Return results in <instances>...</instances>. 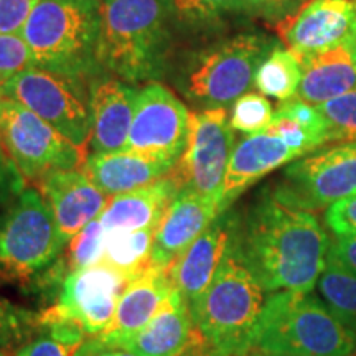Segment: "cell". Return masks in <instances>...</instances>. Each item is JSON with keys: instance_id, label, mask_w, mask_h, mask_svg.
Wrapping results in <instances>:
<instances>
[{"instance_id": "cell-1", "label": "cell", "mask_w": 356, "mask_h": 356, "mask_svg": "<svg viewBox=\"0 0 356 356\" xmlns=\"http://www.w3.org/2000/svg\"><path fill=\"white\" fill-rule=\"evenodd\" d=\"M330 244L317 215L279 185L266 190L244 220L239 218L236 233V251L267 293L314 291Z\"/></svg>"}, {"instance_id": "cell-2", "label": "cell", "mask_w": 356, "mask_h": 356, "mask_svg": "<svg viewBox=\"0 0 356 356\" xmlns=\"http://www.w3.org/2000/svg\"><path fill=\"white\" fill-rule=\"evenodd\" d=\"M66 251L51 208L37 188H25L0 213V284L53 297L66 277Z\"/></svg>"}, {"instance_id": "cell-3", "label": "cell", "mask_w": 356, "mask_h": 356, "mask_svg": "<svg viewBox=\"0 0 356 356\" xmlns=\"http://www.w3.org/2000/svg\"><path fill=\"white\" fill-rule=\"evenodd\" d=\"M168 42L162 0H99V68L129 83L154 81L165 68Z\"/></svg>"}, {"instance_id": "cell-4", "label": "cell", "mask_w": 356, "mask_h": 356, "mask_svg": "<svg viewBox=\"0 0 356 356\" xmlns=\"http://www.w3.org/2000/svg\"><path fill=\"white\" fill-rule=\"evenodd\" d=\"M356 338L327 304L304 292L269 293L249 356H351Z\"/></svg>"}, {"instance_id": "cell-5", "label": "cell", "mask_w": 356, "mask_h": 356, "mask_svg": "<svg viewBox=\"0 0 356 356\" xmlns=\"http://www.w3.org/2000/svg\"><path fill=\"white\" fill-rule=\"evenodd\" d=\"M266 293L239 257L234 238L193 317L195 327L213 356H249Z\"/></svg>"}, {"instance_id": "cell-6", "label": "cell", "mask_w": 356, "mask_h": 356, "mask_svg": "<svg viewBox=\"0 0 356 356\" xmlns=\"http://www.w3.org/2000/svg\"><path fill=\"white\" fill-rule=\"evenodd\" d=\"M99 2L38 0L22 30L33 65L73 78H86L97 65Z\"/></svg>"}, {"instance_id": "cell-7", "label": "cell", "mask_w": 356, "mask_h": 356, "mask_svg": "<svg viewBox=\"0 0 356 356\" xmlns=\"http://www.w3.org/2000/svg\"><path fill=\"white\" fill-rule=\"evenodd\" d=\"M0 92L32 111L74 145L88 149L92 134L91 91L86 92L81 78L32 66L3 83Z\"/></svg>"}, {"instance_id": "cell-8", "label": "cell", "mask_w": 356, "mask_h": 356, "mask_svg": "<svg viewBox=\"0 0 356 356\" xmlns=\"http://www.w3.org/2000/svg\"><path fill=\"white\" fill-rule=\"evenodd\" d=\"M275 43L241 33L195 56L186 73V95L208 108H226L254 84L256 71Z\"/></svg>"}, {"instance_id": "cell-9", "label": "cell", "mask_w": 356, "mask_h": 356, "mask_svg": "<svg viewBox=\"0 0 356 356\" xmlns=\"http://www.w3.org/2000/svg\"><path fill=\"white\" fill-rule=\"evenodd\" d=\"M0 142L30 184L58 170H81L89 155L88 149L74 145L42 118L12 99L6 101Z\"/></svg>"}, {"instance_id": "cell-10", "label": "cell", "mask_w": 356, "mask_h": 356, "mask_svg": "<svg viewBox=\"0 0 356 356\" xmlns=\"http://www.w3.org/2000/svg\"><path fill=\"white\" fill-rule=\"evenodd\" d=\"M233 149L234 134L226 108H208L191 114L185 152L173 167L181 188L215 200L221 207Z\"/></svg>"}, {"instance_id": "cell-11", "label": "cell", "mask_w": 356, "mask_h": 356, "mask_svg": "<svg viewBox=\"0 0 356 356\" xmlns=\"http://www.w3.org/2000/svg\"><path fill=\"white\" fill-rule=\"evenodd\" d=\"M127 280L104 264L73 270L66 275L55 304L38 312V325L70 322L88 338L101 335L115 314Z\"/></svg>"}, {"instance_id": "cell-12", "label": "cell", "mask_w": 356, "mask_h": 356, "mask_svg": "<svg viewBox=\"0 0 356 356\" xmlns=\"http://www.w3.org/2000/svg\"><path fill=\"white\" fill-rule=\"evenodd\" d=\"M279 186L312 211L356 195V142H340L293 160Z\"/></svg>"}, {"instance_id": "cell-13", "label": "cell", "mask_w": 356, "mask_h": 356, "mask_svg": "<svg viewBox=\"0 0 356 356\" xmlns=\"http://www.w3.org/2000/svg\"><path fill=\"white\" fill-rule=\"evenodd\" d=\"M190 111L172 89L150 81L139 89L127 150L178 162L185 152Z\"/></svg>"}, {"instance_id": "cell-14", "label": "cell", "mask_w": 356, "mask_h": 356, "mask_svg": "<svg viewBox=\"0 0 356 356\" xmlns=\"http://www.w3.org/2000/svg\"><path fill=\"white\" fill-rule=\"evenodd\" d=\"M89 348H119L136 356H213L195 327L190 309L175 287L140 330L113 340L88 338Z\"/></svg>"}, {"instance_id": "cell-15", "label": "cell", "mask_w": 356, "mask_h": 356, "mask_svg": "<svg viewBox=\"0 0 356 356\" xmlns=\"http://www.w3.org/2000/svg\"><path fill=\"white\" fill-rule=\"evenodd\" d=\"M279 37L299 60L356 37V0H309L277 25Z\"/></svg>"}, {"instance_id": "cell-16", "label": "cell", "mask_w": 356, "mask_h": 356, "mask_svg": "<svg viewBox=\"0 0 356 356\" xmlns=\"http://www.w3.org/2000/svg\"><path fill=\"white\" fill-rule=\"evenodd\" d=\"M238 213L226 210L218 215L210 226L186 248L168 267L173 287L181 293L188 305L191 318L197 315L204 293L228 254L239 226Z\"/></svg>"}, {"instance_id": "cell-17", "label": "cell", "mask_w": 356, "mask_h": 356, "mask_svg": "<svg viewBox=\"0 0 356 356\" xmlns=\"http://www.w3.org/2000/svg\"><path fill=\"white\" fill-rule=\"evenodd\" d=\"M37 190L51 208L61 241L68 248L74 236L101 216L109 202L81 170H58L38 180Z\"/></svg>"}, {"instance_id": "cell-18", "label": "cell", "mask_w": 356, "mask_h": 356, "mask_svg": "<svg viewBox=\"0 0 356 356\" xmlns=\"http://www.w3.org/2000/svg\"><path fill=\"white\" fill-rule=\"evenodd\" d=\"M221 213L220 203L181 188L155 228L150 261L170 267Z\"/></svg>"}, {"instance_id": "cell-19", "label": "cell", "mask_w": 356, "mask_h": 356, "mask_svg": "<svg viewBox=\"0 0 356 356\" xmlns=\"http://www.w3.org/2000/svg\"><path fill=\"white\" fill-rule=\"evenodd\" d=\"M300 159V154L270 132L248 136L234 145L221 195V211L231 204L248 186L254 185L262 177Z\"/></svg>"}, {"instance_id": "cell-20", "label": "cell", "mask_w": 356, "mask_h": 356, "mask_svg": "<svg viewBox=\"0 0 356 356\" xmlns=\"http://www.w3.org/2000/svg\"><path fill=\"white\" fill-rule=\"evenodd\" d=\"M139 89L121 79L96 81L91 88L92 134L89 147L95 154L126 149L136 113Z\"/></svg>"}, {"instance_id": "cell-21", "label": "cell", "mask_w": 356, "mask_h": 356, "mask_svg": "<svg viewBox=\"0 0 356 356\" xmlns=\"http://www.w3.org/2000/svg\"><path fill=\"white\" fill-rule=\"evenodd\" d=\"M180 190V180L172 170L154 184L109 197V202L99 216L102 233L111 234L118 231L129 233V231L157 228L168 204Z\"/></svg>"}, {"instance_id": "cell-22", "label": "cell", "mask_w": 356, "mask_h": 356, "mask_svg": "<svg viewBox=\"0 0 356 356\" xmlns=\"http://www.w3.org/2000/svg\"><path fill=\"white\" fill-rule=\"evenodd\" d=\"M177 162L122 149L88 155L81 172L108 197L127 193L168 175Z\"/></svg>"}, {"instance_id": "cell-23", "label": "cell", "mask_w": 356, "mask_h": 356, "mask_svg": "<svg viewBox=\"0 0 356 356\" xmlns=\"http://www.w3.org/2000/svg\"><path fill=\"white\" fill-rule=\"evenodd\" d=\"M172 289L173 284L168 274V267L150 264L144 273L129 280L119 297L109 327L101 335L92 338L104 341L140 330L157 314Z\"/></svg>"}, {"instance_id": "cell-24", "label": "cell", "mask_w": 356, "mask_h": 356, "mask_svg": "<svg viewBox=\"0 0 356 356\" xmlns=\"http://www.w3.org/2000/svg\"><path fill=\"white\" fill-rule=\"evenodd\" d=\"M302 81L297 97L314 106L356 88V37L338 47L300 60Z\"/></svg>"}, {"instance_id": "cell-25", "label": "cell", "mask_w": 356, "mask_h": 356, "mask_svg": "<svg viewBox=\"0 0 356 356\" xmlns=\"http://www.w3.org/2000/svg\"><path fill=\"white\" fill-rule=\"evenodd\" d=\"M154 234L155 228L104 234V254L99 264L114 269L129 282L152 264Z\"/></svg>"}, {"instance_id": "cell-26", "label": "cell", "mask_w": 356, "mask_h": 356, "mask_svg": "<svg viewBox=\"0 0 356 356\" xmlns=\"http://www.w3.org/2000/svg\"><path fill=\"white\" fill-rule=\"evenodd\" d=\"M302 81L300 60L275 43L256 71L254 86L266 97L286 102L297 96Z\"/></svg>"}, {"instance_id": "cell-27", "label": "cell", "mask_w": 356, "mask_h": 356, "mask_svg": "<svg viewBox=\"0 0 356 356\" xmlns=\"http://www.w3.org/2000/svg\"><path fill=\"white\" fill-rule=\"evenodd\" d=\"M317 291L338 322L356 338V274L333 256H328Z\"/></svg>"}, {"instance_id": "cell-28", "label": "cell", "mask_w": 356, "mask_h": 356, "mask_svg": "<svg viewBox=\"0 0 356 356\" xmlns=\"http://www.w3.org/2000/svg\"><path fill=\"white\" fill-rule=\"evenodd\" d=\"M88 337L70 322L38 325L37 333L17 346L13 356H81Z\"/></svg>"}, {"instance_id": "cell-29", "label": "cell", "mask_w": 356, "mask_h": 356, "mask_svg": "<svg viewBox=\"0 0 356 356\" xmlns=\"http://www.w3.org/2000/svg\"><path fill=\"white\" fill-rule=\"evenodd\" d=\"M273 104L261 92H244L233 102L229 114L231 129L244 136H254L267 131L274 119Z\"/></svg>"}, {"instance_id": "cell-30", "label": "cell", "mask_w": 356, "mask_h": 356, "mask_svg": "<svg viewBox=\"0 0 356 356\" xmlns=\"http://www.w3.org/2000/svg\"><path fill=\"white\" fill-rule=\"evenodd\" d=\"M38 312L15 305L0 296V350L22 345L37 332Z\"/></svg>"}, {"instance_id": "cell-31", "label": "cell", "mask_w": 356, "mask_h": 356, "mask_svg": "<svg viewBox=\"0 0 356 356\" xmlns=\"http://www.w3.org/2000/svg\"><path fill=\"white\" fill-rule=\"evenodd\" d=\"M317 108L327 121L332 142H356V88Z\"/></svg>"}, {"instance_id": "cell-32", "label": "cell", "mask_w": 356, "mask_h": 356, "mask_svg": "<svg viewBox=\"0 0 356 356\" xmlns=\"http://www.w3.org/2000/svg\"><path fill=\"white\" fill-rule=\"evenodd\" d=\"M104 239L106 236L102 233L99 218L89 222L81 233L74 236L63 254L70 273L99 264L104 254Z\"/></svg>"}, {"instance_id": "cell-33", "label": "cell", "mask_w": 356, "mask_h": 356, "mask_svg": "<svg viewBox=\"0 0 356 356\" xmlns=\"http://www.w3.org/2000/svg\"><path fill=\"white\" fill-rule=\"evenodd\" d=\"M32 66V53L22 35L0 33V86Z\"/></svg>"}, {"instance_id": "cell-34", "label": "cell", "mask_w": 356, "mask_h": 356, "mask_svg": "<svg viewBox=\"0 0 356 356\" xmlns=\"http://www.w3.org/2000/svg\"><path fill=\"white\" fill-rule=\"evenodd\" d=\"M267 132L274 134L279 139H282L291 149L299 152L300 157L320 149V145L314 140V137L296 119L280 109L274 113V119L270 122V126L267 127Z\"/></svg>"}, {"instance_id": "cell-35", "label": "cell", "mask_w": 356, "mask_h": 356, "mask_svg": "<svg viewBox=\"0 0 356 356\" xmlns=\"http://www.w3.org/2000/svg\"><path fill=\"white\" fill-rule=\"evenodd\" d=\"M177 15L185 20H207L226 12L246 10L244 0H170Z\"/></svg>"}, {"instance_id": "cell-36", "label": "cell", "mask_w": 356, "mask_h": 356, "mask_svg": "<svg viewBox=\"0 0 356 356\" xmlns=\"http://www.w3.org/2000/svg\"><path fill=\"white\" fill-rule=\"evenodd\" d=\"M38 0H0V33L20 35Z\"/></svg>"}, {"instance_id": "cell-37", "label": "cell", "mask_w": 356, "mask_h": 356, "mask_svg": "<svg viewBox=\"0 0 356 356\" xmlns=\"http://www.w3.org/2000/svg\"><path fill=\"white\" fill-rule=\"evenodd\" d=\"M325 222L335 236H356V195L330 204Z\"/></svg>"}, {"instance_id": "cell-38", "label": "cell", "mask_w": 356, "mask_h": 356, "mask_svg": "<svg viewBox=\"0 0 356 356\" xmlns=\"http://www.w3.org/2000/svg\"><path fill=\"white\" fill-rule=\"evenodd\" d=\"M25 188V178L0 142V204L10 203Z\"/></svg>"}, {"instance_id": "cell-39", "label": "cell", "mask_w": 356, "mask_h": 356, "mask_svg": "<svg viewBox=\"0 0 356 356\" xmlns=\"http://www.w3.org/2000/svg\"><path fill=\"white\" fill-rule=\"evenodd\" d=\"M302 2L304 0H244L246 10L275 22L284 20L299 10Z\"/></svg>"}, {"instance_id": "cell-40", "label": "cell", "mask_w": 356, "mask_h": 356, "mask_svg": "<svg viewBox=\"0 0 356 356\" xmlns=\"http://www.w3.org/2000/svg\"><path fill=\"white\" fill-rule=\"evenodd\" d=\"M330 256L356 274V236H335L330 244Z\"/></svg>"}, {"instance_id": "cell-41", "label": "cell", "mask_w": 356, "mask_h": 356, "mask_svg": "<svg viewBox=\"0 0 356 356\" xmlns=\"http://www.w3.org/2000/svg\"><path fill=\"white\" fill-rule=\"evenodd\" d=\"M81 356H136V355L119 348H89V346L84 345Z\"/></svg>"}, {"instance_id": "cell-42", "label": "cell", "mask_w": 356, "mask_h": 356, "mask_svg": "<svg viewBox=\"0 0 356 356\" xmlns=\"http://www.w3.org/2000/svg\"><path fill=\"white\" fill-rule=\"evenodd\" d=\"M6 96H2L0 92V129H2V122H3V111H6Z\"/></svg>"}, {"instance_id": "cell-43", "label": "cell", "mask_w": 356, "mask_h": 356, "mask_svg": "<svg viewBox=\"0 0 356 356\" xmlns=\"http://www.w3.org/2000/svg\"><path fill=\"white\" fill-rule=\"evenodd\" d=\"M0 356H8L6 350H0Z\"/></svg>"}, {"instance_id": "cell-44", "label": "cell", "mask_w": 356, "mask_h": 356, "mask_svg": "<svg viewBox=\"0 0 356 356\" xmlns=\"http://www.w3.org/2000/svg\"><path fill=\"white\" fill-rule=\"evenodd\" d=\"M351 356H356V351H355V353H353V355H351Z\"/></svg>"}, {"instance_id": "cell-45", "label": "cell", "mask_w": 356, "mask_h": 356, "mask_svg": "<svg viewBox=\"0 0 356 356\" xmlns=\"http://www.w3.org/2000/svg\"><path fill=\"white\" fill-rule=\"evenodd\" d=\"M95 2H99V0H95Z\"/></svg>"}]
</instances>
